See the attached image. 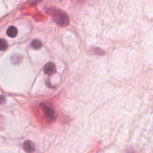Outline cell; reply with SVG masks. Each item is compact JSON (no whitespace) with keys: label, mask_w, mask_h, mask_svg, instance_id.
Returning <instances> with one entry per match:
<instances>
[{"label":"cell","mask_w":153,"mask_h":153,"mask_svg":"<svg viewBox=\"0 0 153 153\" xmlns=\"http://www.w3.org/2000/svg\"><path fill=\"white\" fill-rule=\"evenodd\" d=\"M7 47V43L5 40L2 39L1 41H0V49H1V50L4 51L6 49Z\"/></svg>","instance_id":"8"},{"label":"cell","mask_w":153,"mask_h":153,"mask_svg":"<svg viewBox=\"0 0 153 153\" xmlns=\"http://www.w3.org/2000/svg\"><path fill=\"white\" fill-rule=\"evenodd\" d=\"M40 105L41 109L43 110L45 115L47 116V117H48L49 119H52L53 117H54V111H53V109L49 105L43 104V103L40 104Z\"/></svg>","instance_id":"2"},{"label":"cell","mask_w":153,"mask_h":153,"mask_svg":"<svg viewBox=\"0 0 153 153\" xmlns=\"http://www.w3.org/2000/svg\"><path fill=\"white\" fill-rule=\"evenodd\" d=\"M18 34L17 28L15 26H10L7 30V35L10 37H16Z\"/></svg>","instance_id":"5"},{"label":"cell","mask_w":153,"mask_h":153,"mask_svg":"<svg viewBox=\"0 0 153 153\" xmlns=\"http://www.w3.org/2000/svg\"><path fill=\"white\" fill-rule=\"evenodd\" d=\"M47 13L51 15L55 22L61 26H67L69 23V17L67 13L61 10L49 9L47 11Z\"/></svg>","instance_id":"1"},{"label":"cell","mask_w":153,"mask_h":153,"mask_svg":"<svg viewBox=\"0 0 153 153\" xmlns=\"http://www.w3.org/2000/svg\"><path fill=\"white\" fill-rule=\"evenodd\" d=\"M23 149L26 152H32L34 151V144L31 140H26L23 144Z\"/></svg>","instance_id":"4"},{"label":"cell","mask_w":153,"mask_h":153,"mask_svg":"<svg viewBox=\"0 0 153 153\" xmlns=\"http://www.w3.org/2000/svg\"><path fill=\"white\" fill-rule=\"evenodd\" d=\"M11 59H16V61H13L12 63L13 64H19L22 61V55H13L11 57Z\"/></svg>","instance_id":"7"},{"label":"cell","mask_w":153,"mask_h":153,"mask_svg":"<svg viewBox=\"0 0 153 153\" xmlns=\"http://www.w3.org/2000/svg\"><path fill=\"white\" fill-rule=\"evenodd\" d=\"M40 0H32V2H34V3H37V2H40Z\"/></svg>","instance_id":"9"},{"label":"cell","mask_w":153,"mask_h":153,"mask_svg":"<svg viewBox=\"0 0 153 153\" xmlns=\"http://www.w3.org/2000/svg\"><path fill=\"white\" fill-rule=\"evenodd\" d=\"M32 47L35 49H39L43 47V44H42V42L39 40H34L32 42Z\"/></svg>","instance_id":"6"},{"label":"cell","mask_w":153,"mask_h":153,"mask_svg":"<svg viewBox=\"0 0 153 153\" xmlns=\"http://www.w3.org/2000/svg\"><path fill=\"white\" fill-rule=\"evenodd\" d=\"M56 72L55 64L53 62H49L44 67V73L47 75L54 74Z\"/></svg>","instance_id":"3"}]
</instances>
